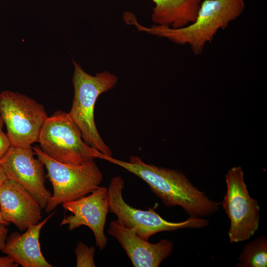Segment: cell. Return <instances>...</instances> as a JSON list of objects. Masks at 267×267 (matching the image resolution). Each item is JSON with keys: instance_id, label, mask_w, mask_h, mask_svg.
Listing matches in <instances>:
<instances>
[{"instance_id": "9a60e30c", "label": "cell", "mask_w": 267, "mask_h": 267, "mask_svg": "<svg viewBox=\"0 0 267 267\" xmlns=\"http://www.w3.org/2000/svg\"><path fill=\"white\" fill-rule=\"evenodd\" d=\"M238 260L237 267H266L267 238L261 235L245 244Z\"/></svg>"}, {"instance_id": "5bb4252c", "label": "cell", "mask_w": 267, "mask_h": 267, "mask_svg": "<svg viewBox=\"0 0 267 267\" xmlns=\"http://www.w3.org/2000/svg\"><path fill=\"white\" fill-rule=\"evenodd\" d=\"M154 25L173 28L185 27L196 19L202 0H152Z\"/></svg>"}, {"instance_id": "5b68a950", "label": "cell", "mask_w": 267, "mask_h": 267, "mask_svg": "<svg viewBox=\"0 0 267 267\" xmlns=\"http://www.w3.org/2000/svg\"><path fill=\"white\" fill-rule=\"evenodd\" d=\"M38 142L46 155L68 164L80 165L94 161L99 152L84 140L68 113L61 110L47 118Z\"/></svg>"}, {"instance_id": "ba28073f", "label": "cell", "mask_w": 267, "mask_h": 267, "mask_svg": "<svg viewBox=\"0 0 267 267\" xmlns=\"http://www.w3.org/2000/svg\"><path fill=\"white\" fill-rule=\"evenodd\" d=\"M0 116L6 125L11 146L23 147L38 142L48 117L42 104L25 94L8 90L0 93Z\"/></svg>"}, {"instance_id": "8fae6325", "label": "cell", "mask_w": 267, "mask_h": 267, "mask_svg": "<svg viewBox=\"0 0 267 267\" xmlns=\"http://www.w3.org/2000/svg\"><path fill=\"white\" fill-rule=\"evenodd\" d=\"M108 232L119 242L134 267H158L174 249L173 242L167 239L149 243L118 219L110 222Z\"/></svg>"}, {"instance_id": "3957f363", "label": "cell", "mask_w": 267, "mask_h": 267, "mask_svg": "<svg viewBox=\"0 0 267 267\" xmlns=\"http://www.w3.org/2000/svg\"><path fill=\"white\" fill-rule=\"evenodd\" d=\"M74 97L70 117L81 132L84 140L105 155L112 156L110 148L100 135L94 120V107L98 97L113 89L118 77L108 70L91 75L73 60Z\"/></svg>"}, {"instance_id": "4fadbf2b", "label": "cell", "mask_w": 267, "mask_h": 267, "mask_svg": "<svg viewBox=\"0 0 267 267\" xmlns=\"http://www.w3.org/2000/svg\"><path fill=\"white\" fill-rule=\"evenodd\" d=\"M54 214L51 213L43 221L30 226L22 234L12 233L1 251L23 267H52L42 253L39 237L41 229Z\"/></svg>"}, {"instance_id": "d6986e66", "label": "cell", "mask_w": 267, "mask_h": 267, "mask_svg": "<svg viewBox=\"0 0 267 267\" xmlns=\"http://www.w3.org/2000/svg\"><path fill=\"white\" fill-rule=\"evenodd\" d=\"M18 264L9 256L0 257V267H17Z\"/></svg>"}, {"instance_id": "30bf717a", "label": "cell", "mask_w": 267, "mask_h": 267, "mask_svg": "<svg viewBox=\"0 0 267 267\" xmlns=\"http://www.w3.org/2000/svg\"><path fill=\"white\" fill-rule=\"evenodd\" d=\"M62 206L72 214L64 217L60 225H68L70 230L82 225L88 226L94 235L96 246L104 249L108 242L104 234L109 212L108 188L99 186L89 195L63 203Z\"/></svg>"}, {"instance_id": "2e32d148", "label": "cell", "mask_w": 267, "mask_h": 267, "mask_svg": "<svg viewBox=\"0 0 267 267\" xmlns=\"http://www.w3.org/2000/svg\"><path fill=\"white\" fill-rule=\"evenodd\" d=\"M95 249L79 241L75 249L77 267H95L94 261Z\"/></svg>"}, {"instance_id": "e0dca14e", "label": "cell", "mask_w": 267, "mask_h": 267, "mask_svg": "<svg viewBox=\"0 0 267 267\" xmlns=\"http://www.w3.org/2000/svg\"><path fill=\"white\" fill-rule=\"evenodd\" d=\"M4 122L0 116V159L6 153L11 147L10 140L7 134L3 132Z\"/></svg>"}, {"instance_id": "7a4b0ae2", "label": "cell", "mask_w": 267, "mask_h": 267, "mask_svg": "<svg viewBox=\"0 0 267 267\" xmlns=\"http://www.w3.org/2000/svg\"><path fill=\"white\" fill-rule=\"evenodd\" d=\"M245 7L244 0H203L195 20L179 28L157 25L144 26L137 21L132 12L126 15L124 21L134 26L138 31L166 39L176 44L188 45L194 55H199L217 32L240 16Z\"/></svg>"}, {"instance_id": "277c9868", "label": "cell", "mask_w": 267, "mask_h": 267, "mask_svg": "<svg viewBox=\"0 0 267 267\" xmlns=\"http://www.w3.org/2000/svg\"><path fill=\"white\" fill-rule=\"evenodd\" d=\"M45 167L53 193L45 208L49 213L57 206L90 194L101 184L103 175L94 161L72 165L56 161L44 153L39 146L33 147Z\"/></svg>"}, {"instance_id": "8992f818", "label": "cell", "mask_w": 267, "mask_h": 267, "mask_svg": "<svg viewBox=\"0 0 267 267\" xmlns=\"http://www.w3.org/2000/svg\"><path fill=\"white\" fill-rule=\"evenodd\" d=\"M124 187L122 177L116 176L111 179L107 188L109 212L115 214L124 226L134 229L138 236L146 241L160 232L203 228L209 225V221L205 218L189 217L184 221L172 222L164 219L151 208L147 210L135 208L124 200Z\"/></svg>"}, {"instance_id": "ac0fdd59", "label": "cell", "mask_w": 267, "mask_h": 267, "mask_svg": "<svg viewBox=\"0 0 267 267\" xmlns=\"http://www.w3.org/2000/svg\"><path fill=\"white\" fill-rule=\"evenodd\" d=\"M6 225L0 223V251L3 249L6 241L8 229Z\"/></svg>"}, {"instance_id": "52a82bcc", "label": "cell", "mask_w": 267, "mask_h": 267, "mask_svg": "<svg viewBox=\"0 0 267 267\" xmlns=\"http://www.w3.org/2000/svg\"><path fill=\"white\" fill-rule=\"evenodd\" d=\"M225 179L226 190L221 205L230 221L229 241L231 243L246 241L259 228L260 207L250 195L241 167L229 169Z\"/></svg>"}, {"instance_id": "ffe728a7", "label": "cell", "mask_w": 267, "mask_h": 267, "mask_svg": "<svg viewBox=\"0 0 267 267\" xmlns=\"http://www.w3.org/2000/svg\"><path fill=\"white\" fill-rule=\"evenodd\" d=\"M7 178L6 174L0 166V186Z\"/></svg>"}, {"instance_id": "44dd1931", "label": "cell", "mask_w": 267, "mask_h": 267, "mask_svg": "<svg viewBox=\"0 0 267 267\" xmlns=\"http://www.w3.org/2000/svg\"><path fill=\"white\" fill-rule=\"evenodd\" d=\"M0 223H2V224H4L6 225H8L9 224V223H8V222H7L6 221H5L2 216V214H1V210H0Z\"/></svg>"}, {"instance_id": "7c38bea8", "label": "cell", "mask_w": 267, "mask_h": 267, "mask_svg": "<svg viewBox=\"0 0 267 267\" xmlns=\"http://www.w3.org/2000/svg\"><path fill=\"white\" fill-rule=\"evenodd\" d=\"M0 208L4 220L20 231L37 224L43 209L35 198L23 187L7 178L0 186Z\"/></svg>"}, {"instance_id": "6da1fadb", "label": "cell", "mask_w": 267, "mask_h": 267, "mask_svg": "<svg viewBox=\"0 0 267 267\" xmlns=\"http://www.w3.org/2000/svg\"><path fill=\"white\" fill-rule=\"evenodd\" d=\"M97 158L117 165L145 182L167 207L179 206L189 216L206 218L217 212L221 202L211 199L179 171L147 164L137 156L125 161L99 152Z\"/></svg>"}, {"instance_id": "9c48e42d", "label": "cell", "mask_w": 267, "mask_h": 267, "mask_svg": "<svg viewBox=\"0 0 267 267\" xmlns=\"http://www.w3.org/2000/svg\"><path fill=\"white\" fill-rule=\"evenodd\" d=\"M35 155L31 146H11L0 159V166L7 178L23 187L44 209L52 194L45 186L44 164Z\"/></svg>"}]
</instances>
